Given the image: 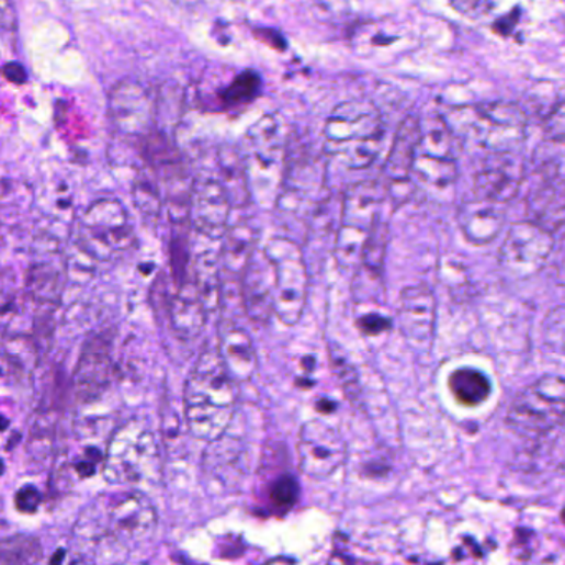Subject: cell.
I'll use <instances>...</instances> for the list:
<instances>
[{
  "label": "cell",
  "instance_id": "obj_8",
  "mask_svg": "<svg viewBox=\"0 0 565 565\" xmlns=\"http://www.w3.org/2000/svg\"><path fill=\"white\" fill-rule=\"evenodd\" d=\"M275 272L274 314L284 326H295L307 304L308 274L304 252L295 240L272 237L264 248Z\"/></svg>",
  "mask_w": 565,
  "mask_h": 565
},
{
  "label": "cell",
  "instance_id": "obj_29",
  "mask_svg": "<svg viewBox=\"0 0 565 565\" xmlns=\"http://www.w3.org/2000/svg\"><path fill=\"white\" fill-rule=\"evenodd\" d=\"M221 258L206 252V255L197 256L196 268H194V284H196L197 294L203 301L204 308L210 312L216 307L221 301Z\"/></svg>",
  "mask_w": 565,
  "mask_h": 565
},
{
  "label": "cell",
  "instance_id": "obj_3",
  "mask_svg": "<svg viewBox=\"0 0 565 565\" xmlns=\"http://www.w3.org/2000/svg\"><path fill=\"white\" fill-rule=\"evenodd\" d=\"M382 113L370 100H349L336 106L326 126V149L349 170H365L382 148Z\"/></svg>",
  "mask_w": 565,
  "mask_h": 565
},
{
  "label": "cell",
  "instance_id": "obj_37",
  "mask_svg": "<svg viewBox=\"0 0 565 565\" xmlns=\"http://www.w3.org/2000/svg\"><path fill=\"white\" fill-rule=\"evenodd\" d=\"M298 483L294 476H289V474H284V476L279 477L274 484H272L271 493V502L274 505L275 509L279 511H289V509L294 508L295 502L298 499Z\"/></svg>",
  "mask_w": 565,
  "mask_h": 565
},
{
  "label": "cell",
  "instance_id": "obj_23",
  "mask_svg": "<svg viewBox=\"0 0 565 565\" xmlns=\"http://www.w3.org/2000/svg\"><path fill=\"white\" fill-rule=\"evenodd\" d=\"M64 284V259L60 252L48 249L37 255L29 271L27 289L34 301L54 304Z\"/></svg>",
  "mask_w": 565,
  "mask_h": 565
},
{
  "label": "cell",
  "instance_id": "obj_2",
  "mask_svg": "<svg viewBox=\"0 0 565 565\" xmlns=\"http://www.w3.org/2000/svg\"><path fill=\"white\" fill-rule=\"evenodd\" d=\"M236 385L217 350L197 359L184 385V420L194 438L214 443L229 431L237 411Z\"/></svg>",
  "mask_w": 565,
  "mask_h": 565
},
{
  "label": "cell",
  "instance_id": "obj_43",
  "mask_svg": "<svg viewBox=\"0 0 565 565\" xmlns=\"http://www.w3.org/2000/svg\"><path fill=\"white\" fill-rule=\"evenodd\" d=\"M519 14L515 12V14H509L508 18L501 19V21L496 22L495 31L499 32L501 35L511 34L512 29H515L516 22H518Z\"/></svg>",
  "mask_w": 565,
  "mask_h": 565
},
{
  "label": "cell",
  "instance_id": "obj_42",
  "mask_svg": "<svg viewBox=\"0 0 565 565\" xmlns=\"http://www.w3.org/2000/svg\"><path fill=\"white\" fill-rule=\"evenodd\" d=\"M4 75L8 80L14 83H24L25 78H27V74H25L24 68H22L21 64H8L4 68Z\"/></svg>",
  "mask_w": 565,
  "mask_h": 565
},
{
  "label": "cell",
  "instance_id": "obj_38",
  "mask_svg": "<svg viewBox=\"0 0 565 565\" xmlns=\"http://www.w3.org/2000/svg\"><path fill=\"white\" fill-rule=\"evenodd\" d=\"M42 502V495L35 486H24L15 495V508L24 515H34Z\"/></svg>",
  "mask_w": 565,
  "mask_h": 565
},
{
  "label": "cell",
  "instance_id": "obj_26",
  "mask_svg": "<svg viewBox=\"0 0 565 565\" xmlns=\"http://www.w3.org/2000/svg\"><path fill=\"white\" fill-rule=\"evenodd\" d=\"M219 181L229 194L230 203L236 206L249 201L248 168L246 159L234 148H223L217 156Z\"/></svg>",
  "mask_w": 565,
  "mask_h": 565
},
{
  "label": "cell",
  "instance_id": "obj_14",
  "mask_svg": "<svg viewBox=\"0 0 565 565\" xmlns=\"http://www.w3.org/2000/svg\"><path fill=\"white\" fill-rule=\"evenodd\" d=\"M399 329L414 347L427 349L433 343L437 329V298L428 285L405 289L399 295Z\"/></svg>",
  "mask_w": 565,
  "mask_h": 565
},
{
  "label": "cell",
  "instance_id": "obj_28",
  "mask_svg": "<svg viewBox=\"0 0 565 565\" xmlns=\"http://www.w3.org/2000/svg\"><path fill=\"white\" fill-rule=\"evenodd\" d=\"M418 155L433 156V158L454 159L453 132L444 120L427 118L420 122V143Z\"/></svg>",
  "mask_w": 565,
  "mask_h": 565
},
{
  "label": "cell",
  "instance_id": "obj_7",
  "mask_svg": "<svg viewBox=\"0 0 565 565\" xmlns=\"http://www.w3.org/2000/svg\"><path fill=\"white\" fill-rule=\"evenodd\" d=\"M158 460V441L142 420L123 423L110 438L103 477L110 484H135L145 479Z\"/></svg>",
  "mask_w": 565,
  "mask_h": 565
},
{
  "label": "cell",
  "instance_id": "obj_25",
  "mask_svg": "<svg viewBox=\"0 0 565 565\" xmlns=\"http://www.w3.org/2000/svg\"><path fill=\"white\" fill-rule=\"evenodd\" d=\"M529 207L534 216L532 223L544 227L549 233L565 226V180H552L539 188L532 194Z\"/></svg>",
  "mask_w": 565,
  "mask_h": 565
},
{
  "label": "cell",
  "instance_id": "obj_6",
  "mask_svg": "<svg viewBox=\"0 0 565 565\" xmlns=\"http://www.w3.org/2000/svg\"><path fill=\"white\" fill-rule=\"evenodd\" d=\"M382 201L383 191L375 181H362L346 191L342 221L336 240V258L340 268H352L362 261L370 233L380 223Z\"/></svg>",
  "mask_w": 565,
  "mask_h": 565
},
{
  "label": "cell",
  "instance_id": "obj_46",
  "mask_svg": "<svg viewBox=\"0 0 565 565\" xmlns=\"http://www.w3.org/2000/svg\"><path fill=\"white\" fill-rule=\"evenodd\" d=\"M71 565H92V564H89V562L82 561V562H74V564H71Z\"/></svg>",
  "mask_w": 565,
  "mask_h": 565
},
{
  "label": "cell",
  "instance_id": "obj_41",
  "mask_svg": "<svg viewBox=\"0 0 565 565\" xmlns=\"http://www.w3.org/2000/svg\"><path fill=\"white\" fill-rule=\"evenodd\" d=\"M451 8L456 9L463 15H467L471 19L484 18L488 15L489 11L495 8L493 2H479V0H473V2H453Z\"/></svg>",
  "mask_w": 565,
  "mask_h": 565
},
{
  "label": "cell",
  "instance_id": "obj_17",
  "mask_svg": "<svg viewBox=\"0 0 565 565\" xmlns=\"http://www.w3.org/2000/svg\"><path fill=\"white\" fill-rule=\"evenodd\" d=\"M112 353L106 337L95 336L87 340L75 372L78 395L93 399L102 395L112 378Z\"/></svg>",
  "mask_w": 565,
  "mask_h": 565
},
{
  "label": "cell",
  "instance_id": "obj_5",
  "mask_svg": "<svg viewBox=\"0 0 565 565\" xmlns=\"http://www.w3.org/2000/svg\"><path fill=\"white\" fill-rule=\"evenodd\" d=\"M565 421V378L545 375L512 398L506 423L522 437H544Z\"/></svg>",
  "mask_w": 565,
  "mask_h": 565
},
{
  "label": "cell",
  "instance_id": "obj_12",
  "mask_svg": "<svg viewBox=\"0 0 565 565\" xmlns=\"http://www.w3.org/2000/svg\"><path fill=\"white\" fill-rule=\"evenodd\" d=\"M473 132L484 148L495 155H509L524 139V112L508 102L481 105L474 112Z\"/></svg>",
  "mask_w": 565,
  "mask_h": 565
},
{
  "label": "cell",
  "instance_id": "obj_44",
  "mask_svg": "<svg viewBox=\"0 0 565 565\" xmlns=\"http://www.w3.org/2000/svg\"><path fill=\"white\" fill-rule=\"evenodd\" d=\"M317 410L321 411V414H332L336 410V403L330 402V399H320L317 403Z\"/></svg>",
  "mask_w": 565,
  "mask_h": 565
},
{
  "label": "cell",
  "instance_id": "obj_1",
  "mask_svg": "<svg viewBox=\"0 0 565 565\" xmlns=\"http://www.w3.org/2000/svg\"><path fill=\"white\" fill-rule=\"evenodd\" d=\"M158 528V512L142 493L100 496L75 526V541L92 565H123Z\"/></svg>",
  "mask_w": 565,
  "mask_h": 565
},
{
  "label": "cell",
  "instance_id": "obj_10",
  "mask_svg": "<svg viewBox=\"0 0 565 565\" xmlns=\"http://www.w3.org/2000/svg\"><path fill=\"white\" fill-rule=\"evenodd\" d=\"M298 467L312 479H327L347 461V443L339 431L320 420L302 425L297 441Z\"/></svg>",
  "mask_w": 565,
  "mask_h": 565
},
{
  "label": "cell",
  "instance_id": "obj_40",
  "mask_svg": "<svg viewBox=\"0 0 565 565\" xmlns=\"http://www.w3.org/2000/svg\"><path fill=\"white\" fill-rule=\"evenodd\" d=\"M357 326L365 336H378L392 327V321L378 314H366L359 318Z\"/></svg>",
  "mask_w": 565,
  "mask_h": 565
},
{
  "label": "cell",
  "instance_id": "obj_27",
  "mask_svg": "<svg viewBox=\"0 0 565 565\" xmlns=\"http://www.w3.org/2000/svg\"><path fill=\"white\" fill-rule=\"evenodd\" d=\"M450 389L464 407H477L491 395V382L476 369H460L451 373Z\"/></svg>",
  "mask_w": 565,
  "mask_h": 565
},
{
  "label": "cell",
  "instance_id": "obj_16",
  "mask_svg": "<svg viewBox=\"0 0 565 565\" xmlns=\"http://www.w3.org/2000/svg\"><path fill=\"white\" fill-rule=\"evenodd\" d=\"M521 183V165L509 155L493 156L474 178L477 196L495 204L515 200Z\"/></svg>",
  "mask_w": 565,
  "mask_h": 565
},
{
  "label": "cell",
  "instance_id": "obj_11",
  "mask_svg": "<svg viewBox=\"0 0 565 565\" xmlns=\"http://www.w3.org/2000/svg\"><path fill=\"white\" fill-rule=\"evenodd\" d=\"M106 103L110 122L116 132L142 142L155 133V100L142 83L122 80L110 90Z\"/></svg>",
  "mask_w": 565,
  "mask_h": 565
},
{
  "label": "cell",
  "instance_id": "obj_39",
  "mask_svg": "<svg viewBox=\"0 0 565 565\" xmlns=\"http://www.w3.org/2000/svg\"><path fill=\"white\" fill-rule=\"evenodd\" d=\"M545 132L554 142H565V102L554 106L551 115L545 120Z\"/></svg>",
  "mask_w": 565,
  "mask_h": 565
},
{
  "label": "cell",
  "instance_id": "obj_9",
  "mask_svg": "<svg viewBox=\"0 0 565 565\" xmlns=\"http://www.w3.org/2000/svg\"><path fill=\"white\" fill-rule=\"evenodd\" d=\"M554 248L552 234L532 221L516 223L499 249V265L506 274L526 279L541 271Z\"/></svg>",
  "mask_w": 565,
  "mask_h": 565
},
{
  "label": "cell",
  "instance_id": "obj_15",
  "mask_svg": "<svg viewBox=\"0 0 565 565\" xmlns=\"http://www.w3.org/2000/svg\"><path fill=\"white\" fill-rule=\"evenodd\" d=\"M242 307L251 320H268L274 314L275 272L264 251H256L239 281Z\"/></svg>",
  "mask_w": 565,
  "mask_h": 565
},
{
  "label": "cell",
  "instance_id": "obj_32",
  "mask_svg": "<svg viewBox=\"0 0 565 565\" xmlns=\"http://www.w3.org/2000/svg\"><path fill=\"white\" fill-rule=\"evenodd\" d=\"M133 200L135 206L145 219L155 221L161 211V193L158 183L149 174H139L133 183Z\"/></svg>",
  "mask_w": 565,
  "mask_h": 565
},
{
  "label": "cell",
  "instance_id": "obj_45",
  "mask_svg": "<svg viewBox=\"0 0 565 565\" xmlns=\"http://www.w3.org/2000/svg\"><path fill=\"white\" fill-rule=\"evenodd\" d=\"M65 557V551L64 549H60V551L55 554V557H52L50 565H60L61 561H64Z\"/></svg>",
  "mask_w": 565,
  "mask_h": 565
},
{
  "label": "cell",
  "instance_id": "obj_31",
  "mask_svg": "<svg viewBox=\"0 0 565 565\" xmlns=\"http://www.w3.org/2000/svg\"><path fill=\"white\" fill-rule=\"evenodd\" d=\"M261 90V75L256 70H245L240 71L233 82L219 93V99L227 109H237V106H246L255 102Z\"/></svg>",
  "mask_w": 565,
  "mask_h": 565
},
{
  "label": "cell",
  "instance_id": "obj_24",
  "mask_svg": "<svg viewBox=\"0 0 565 565\" xmlns=\"http://www.w3.org/2000/svg\"><path fill=\"white\" fill-rule=\"evenodd\" d=\"M258 230L248 221H240L236 226L229 227L223 239L221 249V268L227 275L242 278L249 261L256 255Z\"/></svg>",
  "mask_w": 565,
  "mask_h": 565
},
{
  "label": "cell",
  "instance_id": "obj_30",
  "mask_svg": "<svg viewBox=\"0 0 565 565\" xmlns=\"http://www.w3.org/2000/svg\"><path fill=\"white\" fill-rule=\"evenodd\" d=\"M421 183L433 188H448L457 177V165L454 159L433 158L418 155L415 158L414 171Z\"/></svg>",
  "mask_w": 565,
  "mask_h": 565
},
{
  "label": "cell",
  "instance_id": "obj_4",
  "mask_svg": "<svg viewBox=\"0 0 565 565\" xmlns=\"http://www.w3.org/2000/svg\"><path fill=\"white\" fill-rule=\"evenodd\" d=\"M77 245L97 262H112L136 246L128 211L115 197H100L87 206L77 223Z\"/></svg>",
  "mask_w": 565,
  "mask_h": 565
},
{
  "label": "cell",
  "instance_id": "obj_33",
  "mask_svg": "<svg viewBox=\"0 0 565 565\" xmlns=\"http://www.w3.org/2000/svg\"><path fill=\"white\" fill-rule=\"evenodd\" d=\"M190 239H188V229L183 226L178 229L174 223V233L171 236V272H173L174 287H183L191 281L190 279Z\"/></svg>",
  "mask_w": 565,
  "mask_h": 565
},
{
  "label": "cell",
  "instance_id": "obj_34",
  "mask_svg": "<svg viewBox=\"0 0 565 565\" xmlns=\"http://www.w3.org/2000/svg\"><path fill=\"white\" fill-rule=\"evenodd\" d=\"M42 557V545L37 539L18 535L9 539L2 547V564L34 565Z\"/></svg>",
  "mask_w": 565,
  "mask_h": 565
},
{
  "label": "cell",
  "instance_id": "obj_21",
  "mask_svg": "<svg viewBox=\"0 0 565 565\" xmlns=\"http://www.w3.org/2000/svg\"><path fill=\"white\" fill-rule=\"evenodd\" d=\"M457 224L471 245H489L505 226V214L495 203L481 200H466L457 210Z\"/></svg>",
  "mask_w": 565,
  "mask_h": 565
},
{
  "label": "cell",
  "instance_id": "obj_13",
  "mask_svg": "<svg viewBox=\"0 0 565 565\" xmlns=\"http://www.w3.org/2000/svg\"><path fill=\"white\" fill-rule=\"evenodd\" d=\"M230 203L226 188L219 178L201 177L190 188V224L201 236L211 240H221L226 236L229 221Z\"/></svg>",
  "mask_w": 565,
  "mask_h": 565
},
{
  "label": "cell",
  "instance_id": "obj_20",
  "mask_svg": "<svg viewBox=\"0 0 565 565\" xmlns=\"http://www.w3.org/2000/svg\"><path fill=\"white\" fill-rule=\"evenodd\" d=\"M171 329L180 340H193L200 336L206 324V308L197 294L196 284L191 279L183 287L174 289L167 301Z\"/></svg>",
  "mask_w": 565,
  "mask_h": 565
},
{
  "label": "cell",
  "instance_id": "obj_22",
  "mask_svg": "<svg viewBox=\"0 0 565 565\" xmlns=\"http://www.w3.org/2000/svg\"><path fill=\"white\" fill-rule=\"evenodd\" d=\"M418 143H420V122L407 118L399 125L393 142L392 151L385 163V177L389 183V193H395L399 187H410L411 171L417 158Z\"/></svg>",
  "mask_w": 565,
  "mask_h": 565
},
{
  "label": "cell",
  "instance_id": "obj_36",
  "mask_svg": "<svg viewBox=\"0 0 565 565\" xmlns=\"http://www.w3.org/2000/svg\"><path fill=\"white\" fill-rule=\"evenodd\" d=\"M544 340L555 353H565V307L549 312L544 320Z\"/></svg>",
  "mask_w": 565,
  "mask_h": 565
},
{
  "label": "cell",
  "instance_id": "obj_19",
  "mask_svg": "<svg viewBox=\"0 0 565 565\" xmlns=\"http://www.w3.org/2000/svg\"><path fill=\"white\" fill-rule=\"evenodd\" d=\"M249 158L261 168L278 167L285 159L287 133L278 115H264L248 129L246 135Z\"/></svg>",
  "mask_w": 565,
  "mask_h": 565
},
{
  "label": "cell",
  "instance_id": "obj_18",
  "mask_svg": "<svg viewBox=\"0 0 565 565\" xmlns=\"http://www.w3.org/2000/svg\"><path fill=\"white\" fill-rule=\"evenodd\" d=\"M217 353L236 383L249 382L258 372V353L251 336L233 321L221 324Z\"/></svg>",
  "mask_w": 565,
  "mask_h": 565
},
{
  "label": "cell",
  "instance_id": "obj_35",
  "mask_svg": "<svg viewBox=\"0 0 565 565\" xmlns=\"http://www.w3.org/2000/svg\"><path fill=\"white\" fill-rule=\"evenodd\" d=\"M386 242H388V227L386 224L378 223L370 233L365 248H363L360 269L382 275L383 261H385Z\"/></svg>",
  "mask_w": 565,
  "mask_h": 565
}]
</instances>
